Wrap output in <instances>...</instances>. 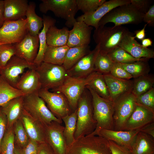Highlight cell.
Here are the masks:
<instances>
[{
	"label": "cell",
	"instance_id": "2e32d148",
	"mask_svg": "<svg viewBox=\"0 0 154 154\" xmlns=\"http://www.w3.org/2000/svg\"><path fill=\"white\" fill-rule=\"evenodd\" d=\"M14 44L16 56L31 64H34L39 47L38 35L33 36L29 32L20 42Z\"/></svg>",
	"mask_w": 154,
	"mask_h": 154
},
{
	"label": "cell",
	"instance_id": "52a82bcc",
	"mask_svg": "<svg viewBox=\"0 0 154 154\" xmlns=\"http://www.w3.org/2000/svg\"><path fill=\"white\" fill-rule=\"evenodd\" d=\"M35 69L39 74L41 88L48 90L60 86L67 75L66 70L62 65L44 62L36 66Z\"/></svg>",
	"mask_w": 154,
	"mask_h": 154
},
{
	"label": "cell",
	"instance_id": "8d00e7d4",
	"mask_svg": "<svg viewBox=\"0 0 154 154\" xmlns=\"http://www.w3.org/2000/svg\"><path fill=\"white\" fill-rule=\"evenodd\" d=\"M133 81L131 92L136 97L153 87L154 76L153 75L148 74L134 78Z\"/></svg>",
	"mask_w": 154,
	"mask_h": 154
},
{
	"label": "cell",
	"instance_id": "91938a15",
	"mask_svg": "<svg viewBox=\"0 0 154 154\" xmlns=\"http://www.w3.org/2000/svg\"><path fill=\"white\" fill-rule=\"evenodd\" d=\"M0 154H1V153H0Z\"/></svg>",
	"mask_w": 154,
	"mask_h": 154
},
{
	"label": "cell",
	"instance_id": "d590c367",
	"mask_svg": "<svg viewBox=\"0 0 154 154\" xmlns=\"http://www.w3.org/2000/svg\"><path fill=\"white\" fill-rule=\"evenodd\" d=\"M25 96L22 92L11 85L0 76V107L15 98Z\"/></svg>",
	"mask_w": 154,
	"mask_h": 154
},
{
	"label": "cell",
	"instance_id": "9f6ffc18",
	"mask_svg": "<svg viewBox=\"0 0 154 154\" xmlns=\"http://www.w3.org/2000/svg\"><path fill=\"white\" fill-rule=\"evenodd\" d=\"M141 40V45L144 47L147 48L152 45V41L149 38H144Z\"/></svg>",
	"mask_w": 154,
	"mask_h": 154
},
{
	"label": "cell",
	"instance_id": "ab89813d",
	"mask_svg": "<svg viewBox=\"0 0 154 154\" xmlns=\"http://www.w3.org/2000/svg\"><path fill=\"white\" fill-rule=\"evenodd\" d=\"M113 62L127 64L134 62L141 59L136 58L120 46L115 48L107 53Z\"/></svg>",
	"mask_w": 154,
	"mask_h": 154
},
{
	"label": "cell",
	"instance_id": "3957f363",
	"mask_svg": "<svg viewBox=\"0 0 154 154\" xmlns=\"http://www.w3.org/2000/svg\"><path fill=\"white\" fill-rule=\"evenodd\" d=\"M131 33L122 26L112 27L104 26L95 29L93 38L100 50L108 53L119 46L124 37Z\"/></svg>",
	"mask_w": 154,
	"mask_h": 154
},
{
	"label": "cell",
	"instance_id": "e575fe53",
	"mask_svg": "<svg viewBox=\"0 0 154 154\" xmlns=\"http://www.w3.org/2000/svg\"><path fill=\"white\" fill-rule=\"evenodd\" d=\"M77 119V109L70 114L61 119L65 125L63 134L67 146H70L75 141L74 134L76 129Z\"/></svg>",
	"mask_w": 154,
	"mask_h": 154
},
{
	"label": "cell",
	"instance_id": "8992f818",
	"mask_svg": "<svg viewBox=\"0 0 154 154\" xmlns=\"http://www.w3.org/2000/svg\"><path fill=\"white\" fill-rule=\"evenodd\" d=\"M39 5V11L46 14L52 11L55 15L66 21L65 25L73 27L76 21L75 17L78 11L76 0H42Z\"/></svg>",
	"mask_w": 154,
	"mask_h": 154
},
{
	"label": "cell",
	"instance_id": "c3c4849f",
	"mask_svg": "<svg viewBox=\"0 0 154 154\" xmlns=\"http://www.w3.org/2000/svg\"><path fill=\"white\" fill-rule=\"evenodd\" d=\"M108 141L112 154H132L129 149L119 145L113 141Z\"/></svg>",
	"mask_w": 154,
	"mask_h": 154
},
{
	"label": "cell",
	"instance_id": "f907efd6",
	"mask_svg": "<svg viewBox=\"0 0 154 154\" xmlns=\"http://www.w3.org/2000/svg\"><path fill=\"white\" fill-rule=\"evenodd\" d=\"M7 127V120L5 114L2 112L0 107V146Z\"/></svg>",
	"mask_w": 154,
	"mask_h": 154
},
{
	"label": "cell",
	"instance_id": "cb8c5ba5",
	"mask_svg": "<svg viewBox=\"0 0 154 154\" xmlns=\"http://www.w3.org/2000/svg\"><path fill=\"white\" fill-rule=\"evenodd\" d=\"M103 77L109 90L110 100L113 102L121 95L131 92L133 80L118 78L110 74L103 75Z\"/></svg>",
	"mask_w": 154,
	"mask_h": 154
},
{
	"label": "cell",
	"instance_id": "60d3db41",
	"mask_svg": "<svg viewBox=\"0 0 154 154\" xmlns=\"http://www.w3.org/2000/svg\"><path fill=\"white\" fill-rule=\"evenodd\" d=\"M13 127L15 144L22 149L27 144L29 138L19 119L15 122Z\"/></svg>",
	"mask_w": 154,
	"mask_h": 154
},
{
	"label": "cell",
	"instance_id": "f6af8a7d",
	"mask_svg": "<svg viewBox=\"0 0 154 154\" xmlns=\"http://www.w3.org/2000/svg\"><path fill=\"white\" fill-rule=\"evenodd\" d=\"M110 74L113 76L120 79L131 80L132 76L125 70L120 63L114 62L110 70Z\"/></svg>",
	"mask_w": 154,
	"mask_h": 154
},
{
	"label": "cell",
	"instance_id": "ac0fdd59",
	"mask_svg": "<svg viewBox=\"0 0 154 154\" xmlns=\"http://www.w3.org/2000/svg\"><path fill=\"white\" fill-rule=\"evenodd\" d=\"M93 28L83 22L76 21L69 31L67 45L69 47L89 45Z\"/></svg>",
	"mask_w": 154,
	"mask_h": 154
},
{
	"label": "cell",
	"instance_id": "603a6c76",
	"mask_svg": "<svg viewBox=\"0 0 154 154\" xmlns=\"http://www.w3.org/2000/svg\"><path fill=\"white\" fill-rule=\"evenodd\" d=\"M35 68L24 72L16 84V88L25 96L38 92L41 88L39 76Z\"/></svg>",
	"mask_w": 154,
	"mask_h": 154
},
{
	"label": "cell",
	"instance_id": "b9f144b4",
	"mask_svg": "<svg viewBox=\"0 0 154 154\" xmlns=\"http://www.w3.org/2000/svg\"><path fill=\"white\" fill-rule=\"evenodd\" d=\"M106 0H76L78 10L84 14L92 13L97 10Z\"/></svg>",
	"mask_w": 154,
	"mask_h": 154
},
{
	"label": "cell",
	"instance_id": "74e56055",
	"mask_svg": "<svg viewBox=\"0 0 154 154\" xmlns=\"http://www.w3.org/2000/svg\"><path fill=\"white\" fill-rule=\"evenodd\" d=\"M15 142L13 127L7 128L1 140L0 152L1 154H15Z\"/></svg>",
	"mask_w": 154,
	"mask_h": 154
},
{
	"label": "cell",
	"instance_id": "7bdbcfd3",
	"mask_svg": "<svg viewBox=\"0 0 154 154\" xmlns=\"http://www.w3.org/2000/svg\"><path fill=\"white\" fill-rule=\"evenodd\" d=\"M137 104L142 106L154 112V88L136 97Z\"/></svg>",
	"mask_w": 154,
	"mask_h": 154
},
{
	"label": "cell",
	"instance_id": "9c48e42d",
	"mask_svg": "<svg viewBox=\"0 0 154 154\" xmlns=\"http://www.w3.org/2000/svg\"><path fill=\"white\" fill-rule=\"evenodd\" d=\"M38 94L50 110L57 118L61 119L73 112L67 98L62 93L51 92L48 90L41 88L38 91Z\"/></svg>",
	"mask_w": 154,
	"mask_h": 154
},
{
	"label": "cell",
	"instance_id": "6da1fadb",
	"mask_svg": "<svg viewBox=\"0 0 154 154\" xmlns=\"http://www.w3.org/2000/svg\"><path fill=\"white\" fill-rule=\"evenodd\" d=\"M77 115L76 127L74 134L75 140L91 134L96 127V122L93 117L92 95L86 87L78 101Z\"/></svg>",
	"mask_w": 154,
	"mask_h": 154
},
{
	"label": "cell",
	"instance_id": "ee69618b",
	"mask_svg": "<svg viewBox=\"0 0 154 154\" xmlns=\"http://www.w3.org/2000/svg\"><path fill=\"white\" fill-rule=\"evenodd\" d=\"M16 54L14 44L0 45V68L4 67L11 58Z\"/></svg>",
	"mask_w": 154,
	"mask_h": 154
},
{
	"label": "cell",
	"instance_id": "db71d44e",
	"mask_svg": "<svg viewBox=\"0 0 154 154\" xmlns=\"http://www.w3.org/2000/svg\"><path fill=\"white\" fill-rule=\"evenodd\" d=\"M48 146L46 142L39 144L37 154H50L48 150Z\"/></svg>",
	"mask_w": 154,
	"mask_h": 154
},
{
	"label": "cell",
	"instance_id": "f1b7e54d",
	"mask_svg": "<svg viewBox=\"0 0 154 154\" xmlns=\"http://www.w3.org/2000/svg\"><path fill=\"white\" fill-rule=\"evenodd\" d=\"M86 79V86L93 89L100 97L110 100L109 90L103 74L94 71L87 77Z\"/></svg>",
	"mask_w": 154,
	"mask_h": 154
},
{
	"label": "cell",
	"instance_id": "4fadbf2b",
	"mask_svg": "<svg viewBox=\"0 0 154 154\" xmlns=\"http://www.w3.org/2000/svg\"><path fill=\"white\" fill-rule=\"evenodd\" d=\"M36 66L14 55L1 68L0 76L11 85L16 88L20 77L19 75L24 73L25 69L34 68Z\"/></svg>",
	"mask_w": 154,
	"mask_h": 154
},
{
	"label": "cell",
	"instance_id": "44dd1931",
	"mask_svg": "<svg viewBox=\"0 0 154 154\" xmlns=\"http://www.w3.org/2000/svg\"><path fill=\"white\" fill-rule=\"evenodd\" d=\"M133 35L131 33L125 36L122 40L119 46L136 58H154L153 50L143 47L135 39Z\"/></svg>",
	"mask_w": 154,
	"mask_h": 154
},
{
	"label": "cell",
	"instance_id": "f546056e",
	"mask_svg": "<svg viewBox=\"0 0 154 154\" xmlns=\"http://www.w3.org/2000/svg\"><path fill=\"white\" fill-rule=\"evenodd\" d=\"M69 31L68 28H57L55 25L50 27L46 35L47 44L50 46H59L67 45Z\"/></svg>",
	"mask_w": 154,
	"mask_h": 154
},
{
	"label": "cell",
	"instance_id": "680465c9",
	"mask_svg": "<svg viewBox=\"0 0 154 154\" xmlns=\"http://www.w3.org/2000/svg\"><path fill=\"white\" fill-rule=\"evenodd\" d=\"M1 68H0V75H1Z\"/></svg>",
	"mask_w": 154,
	"mask_h": 154
},
{
	"label": "cell",
	"instance_id": "f35d334b",
	"mask_svg": "<svg viewBox=\"0 0 154 154\" xmlns=\"http://www.w3.org/2000/svg\"><path fill=\"white\" fill-rule=\"evenodd\" d=\"M113 62L107 53L100 50L95 60L94 70L103 75L110 74Z\"/></svg>",
	"mask_w": 154,
	"mask_h": 154
},
{
	"label": "cell",
	"instance_id": "f5cc1de1",
	"mask_svg": "<svg viewBox=\"0 0 154 154\" xmlns=\"http://www.w3.org/2000/svg\"><path fill=\"white\" fill-rule=\"evenodd\" d=\"M147 25V24H146L142 29L136 30L135 31V36H133L135 38H136L139 40H142L145 38V29Z\"/></svg>",
	"mask_w": 154,
	"mask_h": 154
},
{
	"label": "cell",
	"instance_id": "4dcf8cb0",
	"mask_svg": "<svg viewBox=\"0 0 154 154\" xmlns=\"http://www.w3.org/2000/svg\"><path fill=\"white\" fill-rule=\"evenodd\" d=\"M36 3L30 2L28 5L25 16L29 33L33 36L38 35L43 26L42 18L38 16L35 12Z\"/></svg>",
	"mask_w": 154,
	"mask_h": 154
},
{
	"label": "cell",
	"instance_id": "816d5d0a",
	"mask_svg": "<svg viewBox=\"0 0 154 154\" xmlns=\"http://www.w3.org/2000/svg\"><path fill=\"white\" fill-rule=\"evenodd\" d=\"M140 131L154 138V122L149 123L141 129Z\"/></svg>",
	"mask_w": 154,
	"mask_h": 154
},
{
	"label": "cell",
	"instance_id": "d6a6232c",
	"mask_svg": "<svg viewBox=\"0 0 154 154\" xmlns=\"http://www.w3.org/2000/svg\"><path fill=\"white\" fill-rule=\"evenodd\" d=\"M91 51L89 45L70 48L62 66L66 71L69 70Z\"/></svg>",
	"mask_w": 154,
	"mask_h": 154
},
{
	"label": "cell",
	"instance_id": "11a10c76",
	"mask_svg": "<svg viewBox=\"0 0 154 154\" xmlns=\"http://www.w3.org/2000/svg\"><path fill=\"white\" fill-rule=\"evenodd\" d=\"M5 21L3 0H0V28Z\"/></svg>",
	"mask_w": 154,
	"mask_h": 154
},
{
	"label": "cell",
	"instance_id": "30bf717a",
	"mask_svg": "<svg viewBox=\"0 0 154 154\" xmlns=\"http://www.w3.org/2000/svg\"><path fill=\"white\" fill-rule=\"evenodd\" d=\"M86 78L72 77L67 74L62 84L58 88L51 90L52 92L62 93L67 98L72 112L77 109L79 99L86 85Z\"/></svg>",
	"mask_w": 154,
	"mask_h": 154
},
{
	"label": "cell",
	"instance_id": "7a4b0ae2",
	"mask_svg": "<svg viewBox=\"0 0 154 154\" xmlns=\"http://www.w3.org/2000/svg\"><path fill=\"white\" fill-rule=\"evenodd\" d=\"M86 87L92 95L93 117L96 122L95 130L88 135H97L99 132L103 129L114 130L113 102L100 97L89 87L86 86Z\"/></svg>",
	"mask_w": 154,
	"mask_h": 154
},
{
	"label": "cell",
	"instance_id": "ffe728a7",
	"mask_svg": "<svg viewBox=\"0 0 154 154\" xmlns=\"http://www.w3.org/2000/svg\"><path fill=\"white\" fill-rule=\"evenodd\" d=\"M154 112L137 104L126 122L123 131L139 129L146 125L154 121Z\"/></svg>",
	"mask_w": 154,
	"mask_h": 154
},
{
	"label": "cell",
	"instance_id": "7c38bea8",
	"mask_svg": "<svg viewBox=\"0 0 154 154\" xmlns=\"http://www.w3.org/2000/svg\"><path fill=\"white\" fill-rule=\"evenodd\" d=\"M72 144L78 148V154H112L108 141L98 135L82 137Z\"/></svg>",
	"mask_w": 154,
	"mask_h": 154
},
{
	"label": "cell",
	"instance_id": "e0dca14e",
	"mask_svg": "<svg viewBox=\"0 0 154 154\" xmlns=\"http://www.w3.org/2000/svg\"><path fill=\"white\" fill-rule=\"evenodd\" d=\"M53 121L44 126L46 142L58 154H64L67 146L64 136V127Z\"/></svg>",
	"mask_w": 154,
	"mask_h": 154
},
{
	"label": "cell",
	"instance_id": "484cf974",
	"mask_svg": "<svg viewBox=\"0 0 154 154\" xmlns=\"http://www.w3.org/2000/svg\"><path fill=\"white\" fill-rule=\"evenodd\" d=\"M24 96L15 98L1 107L2 112L7 118V128L13 127L15 122L20 119L24 110Z\"/></svg>",
	"mask_w": 154,
	"mask_h": 154
},
{
	"label": "cell",
	"instance_id": "7402d4cb",
	"mask_svg": "<svg viewBox=\"0 0 154 154\" xmlns=\"http://www.w3.org/2000/svg\"><path fill=\"white\" fill-rule=\"evenodd\" d=\"M29 139L39 144L46 142L44 127L24 109L19 119Z\"/></svg>",
	"mask_w": 154,
	"mask_h": 154
},
{
	"label": "cell",
	"instance_id": "83f0119b",
	"mask_svg": "<svg viewBox=\"0 0 154 154\" xmlns=\"http://www.w3.org/2000/svg\"><path fill=\"white\" fill-rule=\"evenodd\" d=\"M42 19L43 28L38 35L39 43L38 52L34 62L36 66L39 65L43 61L44 54L48 46L46 41V33L49 28L55 25L56 23L55 19L48 16L44 15Z\"/></svg>",
	"mask_w": 154,
	"mask_h": 154
},
{
	"label": "cell",
	"instance_id": "8fae6325",
	"mask_svg": "<svg viewBox=\"0 0 154 154\" xmlns=\"http://www.w3.org/2000/svg\"><path fill=\"white\" fill-rule=\"evenodd\" d=\"M28 32L26 19L5 21L0 28V44L18 43Z\"/></svg>",
	"mask_w": 154,
	"mask_h": 154
},
{
	"label": "cell",
	"instance_id": "6f0895ef",
	"mask_svg": "<svg viewBox=\"0 0 154 154\" xmlns=\"http://www.w3.org/2000/svg\"><path fill=\"white\" fill-rule=\"evenodd\" d=\"M15 154H22L21 149L15 144Z\"/></svg>",
	"mask_w": 154,
	"mask_h": 154
},
{
	"label": "cell",
	"instance_id": "4316f807",
	"mask_svg": "<svg viewBox=\"0 0 154 154\" xmlns=\"http://www.w3.org/2000/svg\"><path fill=\"white\" fill-rule=\"evenodd\" d=\"M131 151L132 154H154V138L139 131L136 136Z\"/></svg>",
	"mask_w": 154,
	"mask_h": 154
},
{
	"label": "cell",
	"instance_id": "bcb514c9",
	"mask_svg": "<svg viewBox=\"0 0 154 154\" xmlns=\"http://www.w3.org/2000/svg\"><path fill=\"white\" fill-rule=\"evenodd\" d=\"M131 3L139 11L145 14L149 10L153 0H130Z\"/></svg>",
	"mask_w": 154,
	"mask_h": 154
},
{
	"label": "cell",
	"instance_id": "1f68e13d",
	"mask_svg": "<svg viewBox=\"0 0 154 154\" xmlns=\"http://www.w3.org/2000/svg\"><path fill=\"white\" fill-rule=\"evenodd\" d=\"M69 48L67 45L59 46H48L44 54L43 62L62 65Z\"/></svg>",
	"mask_w": 154,
	"mask_h": 154
},
{
	"label": "cell",
	"instance_id": "5b68a950",
	"mask_svg": "<svg viewBox=\"0 0 154 154\" xmlns=\"http://www.w3.org/2000/svg\"><path fill=\"white\" fill-rule=\"evenodd\" d=\"M23 107L27 113L43 126L53 121L62 123V120L57 118L51 112L38 92L24 96Z\"/></svg>",
	"mask_w": 154,
	"mask_h": 154
},
{
	"label": "cell",
	"instance_id": "94428289",
	"mask_svg": "<svg viewBox=\"0 0 154 154\" xmlns=\"http://www.w3.org/2000/svg\"><path fill=\"white\" fill-rule=\"evenodd\" d=\"M0 45H1V44H0Z\"/></svg>",
	"mask_w": 154,
	"mask_h": 154
},
{
	"label": "cell",
	"instance_id": "ba28073f",
	"mask_svg": "<svg viewBox=\"0 0 154 154\" xmlns=\"http://www.w3.org/2000/svg\"><path fill=\"white\" fill-rule=\"evenodd\" d=\"M136 97L131 92L124 93L113 102L114 130L123 131L136 105Z\"/></svg>",
	"mask_w": 154,
	"mask_h": 154
},
{
	"label": "cell",
	"instance_id": "277c9868",
	"mask_svg": "<svg viewBox=\"0 0 154 154\" xmlns=\"http://www.w3.org/2000/svg\"><path fill=\"white\" fill-rule=\"evenodd\" d=\"M144 14L139 11L131 3L117 7L108 13L100 20L99 27L109 23L114 27L125 24L137 25L143 21Z\"/></svg>",
	"mask_w": 154,
	"mask_h": 154
},
{
	"label": "cell",
	"instance_id": "5bb4252c",
	"mask_svg": "<svg viewBox=\"0 0 154 154\" xmlns=\"http://www.w3.org/2000/svg\"><path fill=\"white\" fill-rule=\"evenodd\" d=\"M130 3V0L106 1L94 11L78 17L76 19V21L83 22L88 26L94 27L96 29L99 27V23L100 20L112 10L117 7Z\"/></svg>",
	"mask_w": 154,
	"mask_h": 154
},
{
	"label": "cell",
	"instance_id": "681fc988",
	"mask_svg": "<svg viewBox=\"0 0 154 154\" xmlns=\"http://www.w3.org/2000/svg\"><path fill=\"white\" fill-rule=\"evenodd\" d=\"M143 21L150 27L154 26V5H151L144 15Z\"/></svg>",
	"mask_w": 154,
	"mask_h": 154
},
{
	"label": "cell",
	"instance_id": "7dc6e473",
	"mask_svg": "<svg viewBox=\"0 0 154 154\" xmlns=\"http://www.w3.org/2000/svg\"><path fill=\"white\" fill-rule=\"evenodd\" d=\"M39 143L29 139L27 144L21 149L22 154H37Z\"/></svg>",
	"mask_w": 154,
	"mask_h": 154
},
{
	"label": "cell",
	"instance_id": "836d02e7",
	"mask_svg": "<svg viewBox=\"0 0 154 154\" xmlns=\"http://www.w3.org/2000/svg\"><path fill=\"white\" fill-rule=\"evenodd\" d=\"M149 59L142 58L133 62L121 64L122 67L134 78L149 74L151 70L148 62Z\"/></svg>",
	"mask_w": 154,
	"mask_h": 154
},
{
	"label": "cell",
	"instance_id": "d4e9b609",
	"mask_svg": "<svg viewBox=\"0 0 154 154\" xmlns=\"http://www.w3.org/2000/svg\"><path fill=\"white\" fill-rule=\"evenodd\" d=\"M3 3L5 21L17 20L25 16L28 0H5Z\"/></svg>",
	"mask_w": 154,
	"mask_h": 154
},
{
	"label": "cell",
	"instance_id": "9a60e30c",
	"mask_svg": "<svg viewBox=\"0 0 154 154\" xmlns=\"http://www.w3.org/2000/svg\"><path fill=\"white\" fill-rule=\"evenodd\" d=\"M100 50L99 46L81 58L73 67L66 71L69 76L77 78H85L94 71L96 58Z\"/></svg>",
	"mask_w": 154,
	"mask_h": 154
},
{
	"label": "cell",
	"instance_id": "d6986e66",
	"mask_svg": "<svg viewBox=\"0 0 154 154\" xmlns=\"http://www.w3.org/2000/svg\"><path fill=\"white\" fill-rule=\"evenodd\" d=\"M141 129L131 131H116L107 129L100 130L97 135L111 141L130 151L138 133Z\"/></svg>",
	"mask_w": 154,
	"mask_h": 154
}]
</instances>
